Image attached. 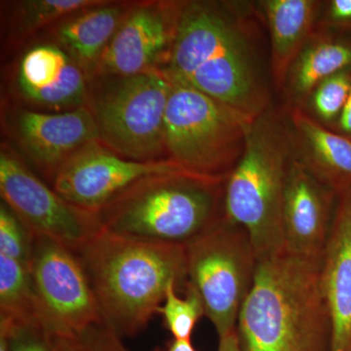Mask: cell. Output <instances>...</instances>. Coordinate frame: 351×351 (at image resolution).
I'll return each instance as SVG.
<instances>
[{"instance_id": "cell-19", "label": "cell", "mask_w": 351, "mask_h": 351, "mask_svg": "<svg viewBox=\"0 0 351 351\" xmlns=\"http://www.w3.org/2000/svg\"><path fill=\"white\" fill-rule=\"evenodd\" d=\"M321 3L315 0L261 2L269 25L271 73L276 88L284 87L291 66L311 41Z\"/></svg>"}, {"instance_id": "cell-29", "label": "cell", "mask_w": 351, "mask_h": 351, "mask_svg": "<svg viewBox=\"0 0 351 351\" xmlns=\"http://www.w3.org/2000/svg\"><path fill=\"white\" fill-rule=\"evenodd\" d=\"M337 123L341 132L339 134L351 138V92Z\"/></svg>"}, {"instance_id": "cell-7", "label": "cell", "mask_w": 351, "mask_h": 351, "mask_svg": "<svg viewBox=\"0 0 351 351\" xmlns=\"http://www.w3.org/2000/svg\"><path fill=\"white\" fill-rule=\"evenodd\" d=\"M251 124L221 101L172 82L164 127L166 156L193 174L226 179L243 156Z\"/></svg>"}, {"instance_id": "cell-14", "label": "cell", "mask_w": 351, "mask_h": 351, "mask_svg": "<svg viewBox=\"0 0 351 351\" xmlns=\"http://www.w3.org/2000/svg\"><path fill=\"white\" fill-rule=\"evenodd\" d=\"M177 170L184 169L169 159L141 162L124 158L98 140L69 157L51 184L71 204L98 214L114 196L138 180Z\"/></svg>"}, {"instance_id": "cell-20", "label": "cell", "mask_w": 351, "mask_h": 351, "mask_svg": "<svg viewBox=\"0 0 351 351\" xmlns=\"http://www.w3.org/2000/svg\"><path fill=\"white\" fill-rule=\"evenodd\" d=\"M101 0H17L1 2L2 58L12 59L44 31L69 14Z\"/></svg>"}, {"instance_id": "cell-28", "label": "cell", "mask_w": 351, "mask_h": 351, "mask_svg": "<svg viewBox=\"0 0 351 351\" xmlns=\"http://www.w3.org/2000/svg\"><path fill=\"white\" fill-rule=\"evenodd\" d=\"M324 25L351 32V0H332L326 4Z\"/></svg>"}, {"instance_id": "cell-3", "label": "cell", "mask_w": 351, "mask_h": 351, "mask_svg": "<svg viewBox=\"0 0 351 351\" xmlns=\"http://www.w3.org/2000/svg\"><path fill=\"white\" fill-rule=\"evenodd\" d=\"M86 272L104 323L120 337L143 331L168 288L186 285V249L101 230L73 252Z\"/></svg>"}, {"instance_id": "cell-4", "label": "cell", "mask_w": 351, "mask_h": 351, "mask_svg": "<svg viewBox=\"0 0 351 351\" xmlns=\"http://www.w3.org/2000/svg\"><path fill=\"white\" fill-rule=\"evenodd\" d=\"M226 180L186 170L147 176L101 208V230L127 239L186 247L225 218Z\"/></svg>"}, {"instance_id": "cell-26", "label": "cell", "mask_w": 351, "mask_h": 351, "mask_svg": "<svg viewBox=\"0 0 351 351\" xmlns=\"http://www.w3.org/2000/svg\"><path fill=\"white\" fill-rule=\"evenodd\" d=\"M8 339L9 351H56L55 339L38 327L0 328Z\"/></svg>"}, {"instance_id": "cell-31", "label": "cell", "mask_w": 351, "mask_h": 351, "mask_svg": "<svg viewBox=\"0 0 351 351\" xmlns=\"http://www.w3.org/2000/svg\"><path fill=\"white\" fill-rule=\"evenodd\" d=\"M156 351H198L193 345L191 341H182V339H175L168 343L165 350Z\"/></svg>"}, {"instance_id": "cell-23", "label": "cell", "mask_w": 351, "mask_h": 351, "mask_svg": "<svg viewBox=\"0 0 351 351\" xmlns=\"http://www.w3.org/2000/svg\"><path fill=\"white\" fill-rule=\"evenodd\" d=\"M178 286L172 284L168 288L158 314L163 316L164 324L175 339L191 341L198 321L205 315L199 298L186 288V298L178 295Z\"/></svg>"}, {"instance_id": "cell-5", "label": "cell", "mask_w": 351, "mask_h": 351, "mask_svg": "<svg viewBox=\"0 0 351 351\" xmlns=\"http://www.w3.org/2000/svg\"><path fill=\"white\" fill-rule=\"evenodd\" d=\"M292 156L289 130L269 110L249 127L243 156L226 182L225 219L246 230L258 261L286 250L283 203Z\"/></svg>"}, {"instance_id": "cell-2", "label": "cell", "mask_w": 351, "mask_h": 351, "mask_svg": "<svg viewBox=\"0 0 351 351\" xmlns=\"http://www.w3.org/2000/svg\"><path fill=\"white\" fill-rule=\"evenodd\" d=\"M321 262L287 250L258 261L237 321L242 351H331Z\"/></svg>"}, {"instance_id": "cell-30", "label": "cell", "mask_w": 351, "mask_h": 351, "mask_svg": "<svg viewBox=\"0 0 351 351\" xmlns=\"http://www.w3.org/2000/svg\"><path fill=\"white\" fill-rule=\"evenodd\" d=\"M218 351H242L237 329L219 338Z\"/></svg>"}, {"instance_id": "cell-27", "label": "cell", "mask_w": 351, "mask_h": 351, "mask_svg": "<svg viewBox=\"0 0 351 351\" xmlns=\"http://www.w3.org/2000/svg\"><path fill=\"white\" fill-rule=\"evenodd\" d=\"M73 341L80 351H129L121 337L105 323L88 328Z\"/></svg>"}, {"instance_id": "cell-18", "label": "cell", "mask_w": 351, "mask_h": 351, "mask_svg": "<svg viewBox=\"0 0 351 351\" xmlns=\"http://www.w3.org/2000/svg\"><path fill=\"white\" fill-rule=\"evenodd\" d=\"M294 156L337 196L351 188V138L335 133L304 112L289 110Z\"/></svg>"}, {"instance_id": "cell-6", "label": "cell", "mask_w": 351, "mask_h": 351, "mask_svg": "<svg viewBox=\"0 0 351 351\" xmlns=\"http://www.w3.org/2000/svg\"><path fill=\"white\" fill-rule=\"evenodd\" d=\"M171 88L163 71L91 78L86 107L101 144L130 160L168 159L164 127Z\"/></svg>"}, {"instance_id": "cell-15", "label": "cell", "mask_w": 351, "mask_h": 351, "mask_svg": "<svg viewBox=\"0 0 351 351\" xmlns=\"http://www.w3.org/2000/svg\"><path fill=\"white\" fill-rule=\"evenodd\" d=\"M336 202V193L311 174L293 152L283 203L286 250L322 261Z\"/></svg>"}, {"instance_id": "cell-8", "label": "cell", "mask_w": 351, "mask_h": 351, "mask_svg": "<svg viewBox=\"0 0 351 351\" xmlns=\"http://www.w3.org/2000/svg\"><path fill=\"white\" fill-rule=\"evenodd\" d=\"M186 285L199 298L219 338L237 329L255 280L258 260L248 233L223 218L188 245Z\"/></svg>"}, {"instance_id": "cell-24", "label": "cell", "mask_w": 351, "mask_h": 351, "mask_svg": "<svg viewBox=\"0 0 351 351\" xmlns=\"http://www.w3.org/2000/svg\"><path fill=\"white\" fill-rule=\"evenodd\" d=\"M350 92L351 69H346L321 82L309 99L314 112L321 120L337 122Z\"/></svg>"}, {"instance_id": "cell-1", "label": "cell", "mask_w": 351, "mask_h": 351, "mask_svg": "<svg viewBox=\"0 0 351 351\" xmlns=\"http://www.w3.org/2000/svg\"><path fill=\"white\" fill-rule=\"evenodd\" d=\"M216 1H184L163 69L171 82L195 88L249 123L269 110V92L248 27Z\"/></svg>"}, {"instance_id": "cell-22", "label": "cell", "mask_w": 351, "mask_h": 351, "mask_svg": "<svg viewBox=\"0 0 351 351\" xmlns=\"http://www.w3.org/2000/svg\"><path fill=\"white\" fill-rule=\"evenodd\" d=\"M25 326L43 329L29 267L0 255V328Z\"/></svg>"}, {"instance_id": "cell-17", "label": "cell", "mask_w": 351, "mask_h": 351, "mask_svg": "<svg viewBox=\"0 0 351 351\" xmlns=\"http://www.w3.org/2000/svg\"><path fill=\"white\" fill-rule=\"evenodd\" d=\"M132 3L133 1L101 0L58 21L36 40L61 48L90 80Z\"/></svg>"}, {"instance_id": "cell-11", "label": "cell", "mask_w": 351, "mask_h": 351, "mask_svg": "<svg viewBox=\"0 0 351 351\" xmlns=\"http://www.w3.org/2000/svg\"><path fill=\"white\" fill-rule=\"evenodd\" d=\"M0 124L4 142L50 182L69 157L99 140L86 106L69 112H43L1 98Z\"/></svg>"}, {"instance_id": "cell-32", "label": "cell", "mask_w": 351, "mask_h": 351, "mask_svg": "<svg viewBox=\"0 0 351 351\" xmlns=\"http://www.w3.org/2000/svg\"><path fill=\"white\" fill-rule=\"evenodd\" d=\"M56 351H80L73 339H55Z\"/></svg>"}, {"instance_id": "cell-13", "label": "cell", "mask_w": 351, "mask_h": 351, "mask_svg": "<svg viewBox=\"0 0 351 351\" xmlns=\"http://www.w3.org/2000/svg\"><path fill=\"white\" fill-rule=\"evenodd\" d=\"M184 4L175 0L133 1L101 55L93 77L163 71L169 61Z\"/></svg>"}, {"instance_id": "cell-16", "label": "cell", "mask_w": 351, "mask_h": 351, "mask_svg": "<svg viewBox=\"0 0 351 351\" xmlns=\"http://www.w3.org/2000/svg\"><path fill=\"white\" fill-rule=\"evenodd\" d=\"M321 282L331 318V351H351V188L337 196Z\"/></svg>"}, {"instance_id": "cell-10", "label": "cell", "mask_w": 351, "mask_h": 351, "mask_svg": "<svg viewBox=\"0 0 351 351\" xmlns=\"http://www.w3.org/2000/svg\"><path fill=\"white\" fill-rule=\"evenodd\" d=\"M29 271L41 327L53 339H75L88 328L104 323L86 272L66 246L32 237Z\"/></svg>"}, {"instance_id": "cell-25", "label": "cell", "mask_w": 351, "mask_h": 351, "mask_svg": "<svg viewBox=\"0 0 351 351\" xmlns=\"http://www.w3.org/2000/svg\"><path fill=\"white\" fill-rule=\"evenodd\" d=\"M32 235L5 203L0 204V255L29 265Z\"/></svg>"}, {"instance_id": "cell-33", "label": "cell", "mask_w": 351, "mask_h": 351, "mask_svg": "<svg viewBox=\"0 0 351 351\" xmlns=\"http://www.w3.org/2000/svg\"><path fill=\"white\" fill-rule=\"evenodd\" d=\"M0 351H9L8 339L3 332H0Z\"/></svg>"}, {"instance_id": "cell-21", "label": "cell", "mask_w": 351, "mask_h": 351, "mask_svg": "<svg viewBox=\"0 0 351 351\" xmlns=\"http://www.w3.org/2000/svg\"><path fill=\"white\" fill-rule=\"evenodd\" d=\"M351 69V38L343 34H322L306 44L298 56L283 88L289 99L299 108L314 89L330 76Z\"/></svg>"}, {"instance_id": "cell-12", "label": "cell", "mask_w": 351, "mask_h": 351, "mask_svg": "<svg viewBox=\"0 0 351 351\" xmlns=\"http://www.w3.org/2000/svg\"><path fill=\"white\" fill-rule=\"evenodd\" d=\"M87 75L55 44L34 40L7 66L2 99L43 112L86 106Z\"/></svg>"}, {"instance_id": "cell-9", "label": "cell", "mask_w": 351, "mask_h": 351, "mask_svg": "<svg viewBox=\"0 0 351 351\" xmlns=\"http://www.w3.org/2000/svg\"><path fill=\"white\" fill-rule=\"evenodd\" d=\"M0 195L32 237L54 240L73 252L103 230L98 214L62 197L6 142L0 145Z\"/></svg>"}]
</instances>
